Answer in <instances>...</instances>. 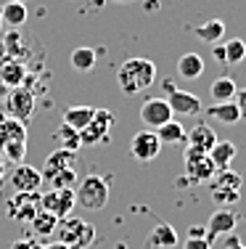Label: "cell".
<instances>
[{
	"instance_id": "41",
	"label": "cell",
	"mask_w": 246,
	"mask_h": 249,
	"mask_svg": "<svg viewBox=\"0 0 246 249\" xmlns=\"http://www.w3.org/2000/svg\"><path fill=\"white\" fill-rule=\"evenodd\" d=\"M214 58H217V61H225V51H222V45L214 48Z\"/></svg>"
},
{
	"instance_id": "11",
	"label": "cell",
	"mask_w": 246,
	"mask_h": 249,
	"mask_svg": "<svg viewBox=\"0 0 246 249\" xmlns=\"http://www.w3.org/2000/svg\"><path fill=\"white\" fill-rule=\"evenodd\" d=\"M140 120H143L146 130H159L162 124L172 120V109L164 98H148L140 106Z\"/></svg>"
},
{
	"instance_id": "16",
	"label": "cell",
	"mask_w": 246,
	"mask_h": 249,
	"mask_svg": "<svg viewBox=\"0 0 246 249\" xmlns=\"http://www.w3.org/2000/svg\"><path fill=\"white\" fill-rule=\"evenodd\" d=\"M148 247L151 249H175L178 247V233H175V228L167 220H159L148 233Z\"/></svg>"
},
{
	"instance_id": "10",
	"label": "cell",
	"mask_w": 246,
	"mask_h": 249,
	"mask_svg": "<svg viewBox=\"0 0 246 249\" xmlns=\"http://www.w3.org/2000/svg\"><path fill=\"white\" fill-rule=\"evenodd\" d=\"M236 223H238V215H236L233 210H228V207H220V210H214L212 215H209V220L204 223V228H207V241L212 244L214 239H220V236L233 233Z\"/></svg>"
},
{
	"instance_id": "40",
	"label": "cell",
	"mask_w": 246,
	"mask_h": 249,
	"mask_svg": "<svg viewBox=\"0 0 246 249\" xmlns=\"http://www.w3.org/2000/svg\"><path fill=\"white\" fill-rule=\"evenodd\" d=\"M34 244H32V241H16V244H14V249H32Z\"/></svg>"
},
{
	"instance_id": "39",
	"label": "cell",
	"mask_w": 246,
	"mask_h": 249,
	"mask_svg": "<svg viewBox=\"0 0 246 249\" xmlns=\"http://www.w3.org/2000/svg\"><path fill=\"white\" fill-rule=\"evenodd\" d=\"M32 249H69L66 244H61V241H56V244H50V247H40V244H34Z\"/></svg>"
},
{
	"instance_id": "7",
	"label": "cell",
	"mask_w": 246,
	"mask_h": 249,
	"mask_svg": "<svg viewBox=\"0 0 246 249\" xmlns=\"http://www.w3.org/2000/svg\"><path fill=\"white\" fill-rule=\"evenodd\" d=\"M162 151V141L156 135V130H140V133L132 135L130 141V154L138 162H154Z\"/></svg>"
},
{
	"instance_id": "18",
	"label": "cell",
	"mask_w": 246,
	"mask_h": 249,
	"mask_svg": "<svg viewBox=\"0 0 246 249\" xmlns=\"http://www.w3.org/2000/svg\"><path fill=\"white\" fill-rule=\"evenodd\" d=\"M93 117H96V109H93V106H69V109L64 111V124L82 133V130L93 122Z\"/></svg>"
},
{
	"instance_id": "36",
	"label": "cell",
	"mask_w": 246,
	"mask_h": 249,
	"mask_svg": "<svg viewBox=\"0 0 246 249\" xmlns=\"http://www.w3.org/2000/svg\"><path fill=\"white\" fill-rule=\"evenodd\" d=\"M183 249H212V244L207 239H185Z\"/></svg>"
},
{
	"instance_id": "45",
	"label": "cell",
	"mask_w": 246,
	"mask_h": 249,
	"mask_svg": "<svg viewBox=\"0 0 246 249\" xmlns=\"http://www.w3.org/2000/svg\"><path fill=\"white\" fill-rule=\"evenodd\" d=\"M116 3H127V0H116Z\"/></svg>"
},
{
	"instance_id": "21",
	"label": "cell",
	"mask_w": 246,
	"mask_h": 249,
	"mask_svg": "<svg viewBox=\"0 0 246 249\" xmlns=\"http://www.w3.org/2000/svg\"><path fill=\"white\" fill-rule=\"evenodd\" d=\"M178 74L183 80H198L204 74V58L198 53H183L178 58Z\"/></svg>"
},
{
	"instance_id": "34",
	"label": "cell",
	"mask_w": 246,
	"mask_h": 249,
	"mask_svg": "<svg viewBox=\"0 0 246 249\" xmlns=\"http://www.w3.org/2000/svg\"><path fill=\"white\" fill-rule=\"evenodd\" d=\"M233 104L238 106V114H241V120H246V88L236 93V98H233Z\"/></svg>"
},
{
	"instance_id": "42",
	"label": "cell",
	"mask_w": 246,
	"mask_h": 249,
	"mask_svg": "<svg viewBox=\"0 0 246 249\" xmlns=\"http://www.w3.org/2000/svg\"><path fill=\"white\" fill-rule=\"evenodd\" d=\"M114 249H127V244H125V241H119V244H116Z\"/></svg>"
},
{
	"instance_id": "38",
	"label": "cell",
	"mask_w": 246,
	"mask_h": 249,
	"mask_svg": "<svg viewBox=\"0 0 246 249\" xmlns=\"http://www.w3.org/2000/svg\"><path fill=\"white\" fill-rule=\"evenodd\" d=\"M8 143V130H5V120H0V149Z\"/></svg>"
},
{
	"instance_id": "8",
	"label": "cell",
	"mask_w": 246,
	"mask_h": 249,
	"mask_svg": "<svg viewBox=\"0 0 246 249\" xmlns=\"http://www.w3.org/2000/svg\"><path fill=\"white\" fill-rule=\"evenodd\" d=\"M111 124H114V117H111V111H109V109H96V117H93V122L80 133L82 146H96V143H101V141H109Z\"/></svg>"
},
{
	"instance_id": "13",
	"label": "cell",
	"mask_w": 246,
	"mask_h": 249,
	"mask_svg": "<svg viewBox=\"0 0 246 249\" xmlns=\"http://www.w3.org/2000/svg\"><path fill=\"white\" fill-rule=\"evenodd\" d=\"M11 186H14L16 194H37L40 186H43V173L29 164H19V167L11 173Z\"/></svg>"
},
{
	"instance_id": "5",
	"label": "cell",
	"mask_w": 246,
	"mask_h": 249,
	"mask_svg": "<svg viewBox=\"0 0 246 249\" xmlns=\"http://www.w3.org/2000/svg\"><path fill=\"white\" fill-rule=\"evenodd\" d=\"M164 90H167V104L172 109V117H193L201 111V101L198 96H193L188 90H178L172 82H164Z\"/></svg>"
},
{
	"instance_id": "25",
	"label": "cell",
	"mask_w": 246,
	"mask_h": 249,
	"mask_svg": "<svg viewBox=\"0 0 246 249\" xmlns=\"http://www.w3.org/2000/svg\"><path fill=\"white\" fill-rule=\"evenodd\" d=\"M96 61H98V53L93 51V48H74L72 51V56H69V64H72V69L74 72H90L93 67H96Z\"/></svg>"
},
{
	"instance_id": "31",
	"label": "cell",
	"mask_w": 246,
	"mask_h": 249,
	"mask_svg": "<svg viewBox=\"0 0 246 249\" xmlns=\"http://www.w3.org/2000/svg\"><path fill=\"white\" fill-rule=\"evenodd\" d=\"M5 157L11 159V162L16 164H24V157H27V141H8V143L3 146Z\"/></svg>"
},
{
	"instance_id": "29",
	"label": "cell",
	"mask_w": 246,
	"mask_h": 249,
	"mask_svg": "<svg viewBox=\"0 0 246 249\" xmlns=\"http://www.w3.org/2000/svg\"><path fill=\"white\" fill-rule=\"evenodd\" d=\"M222 51H225V64H241L246 58V43L241 37L228 40V43L222 45Z\"/></svg>"
},
{
	"instance_id": "23",
	"label": "cell",
	"mask_w": 246,
	"mask_h": 249,
	"mask_svg": "<svg viewBox=\"0 0 246 249\" xmlns=\"http://www.w3.org/2000/svg\"><path fill=\"white\" fill-rule=\"evenodd\" d=\"M156 135H159L162 146L169 143V146H178V143H185V135H188V130L183 127V122L178 120H169L167 124H162L159 130H156Z\"/></svg>"
},
{
	"instance_id": "9",
	"label": "cell",
	"mask_w": 246,
	"mask_h": 249,
	"mask_svg": "<svg viewBox=\"0 0 246 249\" xmlns=\"http://www.w3.org/2000/svg\"><path fill=\"white\" fill-rule=\"evenodd\" d=\"M214 164L209 159V154L201 151H185V175H188L191 183H209L214 178Z\"/></svg>"
},
{
	"instance_id": "33",
	"label": "cell",
	"mask_w": 246,
	"mask_h": 249,
	"mask_svg": "<svg viewBox=\"0 0 246 249\" xmlns=\"http://www.w3.org/2000/svg\"><path fill=\"white\" fill-rule=\"evenodd\" d=\"M5 130H8V141H27V130H24V122L19 120H5Z\"/></svg>"
},
{
	"instance_id": "12",
	"label": "cell",
	"mask_w": 246,
	"mask_h": 249,
	"mask_svg": "<svg viewBox=\"0 0 246 249\" xmlns=\"http://www.w3.org/2000/svg\"><path fill=\"white\" fill-rule=\"evenodd\" d=\"M40 212V196L37 194H16L8 201V215L16 223H32V217Z\"/></svg>"
},
{
	"instance_id": "17",
	"label": "cell",
	"mask_w": 246,
	"mask_h": 249,
	"mask_svg": "<svg viewBox=\"0 0 246 249\" xmlns=\"http://www.w3.org/2000/svg\"><path fill=\"white\" fill-rule=\"evenodd\" d=\"M74 167V151H66V149H56L45 159V167H43V180H50L53 175L64 173V170H72Z\"/></svg>"
},
{
	"instance_id": "46",
	"label": "cell",
	"mask_w": 246,
	"mask_h": 249,
	"mask_svg": "<svg viewBox=\"0 0 246 249\" xmlns=\"http://www.w3.org/2000/svg\"><path fill=\"white\" fill-rule=\"evenodd\" d=\"M0 21H3V19H0Z\"/></svg>"
},
{
	"instance_id": "26",
	"label": "cell",
	"mask_w": 246,
	"mask_h": 249,
	"mask_svg": "<svg viewBox=\"0 0 246 249\" xmlns=\"http://www.w3.org/2000/svg\"><path fill=\"white\" fill-rule=\"evenodd\" d=\"M27 16H29V11H27L24 3H11L8 0V3L0 8V19H3L8 27H21L27 21Z\"/></svg>"
},
{
	"instance_id": "43",
	"label": "cell",
	"mask_w": 246,
	"mask_h": 249,
	"mask_svg": "<svg viewBox=\"0 0 246 249\" xmlns=\"http://www.w3.org/2000/svg\"><path fill=\"white\" fill-rule=\"evenodd\" d=\"M0 180H3V159H0Z\"/></svg>"
},
{
	"instance_id": "30",
	"label": "cell",
	"mask_w": 246,
	"mask_h": 249,
	"mask_svg": "<svg viewBox=\"0 0 246 249\" xmlns=\"http://www.w3.org/2000/svg\"><path fill=\"white\" fill-rule=\"evenodd\" d=\"M56 138L61 141V149H66V151H77L82 146L80 133H77V130H72V127H66L64 122H61V127L56 130Z\"/></svg>"
},
{
	"instance_id": "44",
	"label": "cell",
	"mask_w": 246,
	"mask_h": 249,
	"mask_svg": "<svg viewBox=\"0 0 246 249\" xmlns=\"http://www.w3.org/2000/svg\"><path fill=\"white\" fill-rule=\"evenodd\" d=\"M11 3H27V0H11Z\"/></svg>"
},
{
	"instance_id": "6",
	"label": "cell",
	"mask_w": 246,
	"mask_h": 249,
	"mask_svg": "<svg viewBox=\"0 0 246 249\" xmlns=\"http://www.w3.org/2000/svg\"><path fill=\"white\" fill-rule=\"evenodd\" d=\"M74 204H77L74 188H61V191H50V194H45V196H40V210L50 212L56 220H64V217L72 215Z\"/></svg>"
},
{
	"instance_id": "28",
	"label": "cell",
	"mask_w": 246,
	"mask_h": 249,
	"mask_svg": "<svg viewBox=\"0 0 246 249\" xmlns=\"http://www.w3.org/2000/svg\"><path fill=\"white\" fill-rule=\"evenodd\" d=\"M29 225H32V231H34V233H37V236H43V239H45V236H53V233H56V225H58V220H56L53 215H50V212L40 210L37 215L32 217V223H29Z\"/></svg>"
},
{
	"instance_id": "35",
	"label": "cell",
	"mask_w": 246,
	"mask_h": 249,
	"mask_svg": "<svg viewBox=\"0 0 246 249\" xmlns=\"http://www.w3.org/2000/svg\"><path fill=\"white\" fill-rule=\"evenodd\" d=\"M222 249H246V244L238 236H233V233H228L225 236V241H222Z\"/></svg>"
},
{
	"instance_id": "3",
	"label": "cell",
	"mask_w": 246,
	"mask_h": 249,
	"mask_svg": "<svg viewBox=\"0 0 246 249\" xmlns=\"http://www.w3.org/2000/svg\"><path fill=\"white\" fill-rule=\"evenodd\" d=\"M56 239L69 249H85L96 239V228L90 223L80 220V217H64L56 225Z\"/></svg>"
},
{
	"instance_id": "15",
	"label": "cell",
	"mask_w": 246,
	"mask_h": 249,
	"mask_svg": "<svg viewBox=\"0 0 246 249\" xmlns=\"http://www.w3.org/2000/svg\"><path fill=\"white\" fill-rule=\"evenodd\" d=\"M8 109H11V114H14V120H19V122L29 120L32 111H34V93L16 88V90L11 93V98H8Z\"/></svg>"
},
{
	"instance_id": "4",
	"label": "cell",
	"mask_w": 246,
	"mask_h": 249,
	"mask_svg": "<svg viewBox=\"0 0 246 249\" xmlns=\"http://www.w3.org/2000/svg\"><path fill=\"white\" fill-rule=\"evenodd\" d=\"M207 186H209V194H212V201H217L220 207H230L241 199L244 180H241V175L233 173V170H217Z\"/></svg>"
},
{
	"instance_id": "2",
	"label": "cell",
	"mask_w": 246,
	"mask_h": 249,
	"mask_svg": "<svg viewBox=\"0 0 246 249\" xmlns=\"http://www.w3.org/2000/svg\"><path fill=\"white\" fill-rule=\"evenodd\" d=\"M74 199H77V204L82 210H103V207L109 204V180L101 175H87L82 178L77 183V188H74Z\"/></svg>"
},
{
	"instance_id": "37",
	"label": "cell",
	"mask_w": 246,
	"mask_h": 249,
	"mask_svg": "<svg viewBox=\"0 0 246 249\" xmlns=\"http://www.w3.org/2000/svg\"><path fill=\"white\" fill-rule=\"evenodd\" d=\"M188 239H207V228H204V225H191Z\"/></svg>"
},
{
	"instance_id": "22",
	"label": "cell",
	"mask_w": 246,
	"mask_h": 249,
	"mask_svg": "<svg viewBox=\"0 0 246 249\" xmlns=\"http://www.w3.org/2000/svg\"><path fill=\"white\" fill-rule=\"evenodd\" d=\"M236 93H238V85L233 82V77H228V74L217 77V80L209 85V96L214 98V104H222V101H233V98H236Z\"/></svg>"
},
{
	"instance_id": "20",
	"label": "cell",
	"mask_w": 246,
	"mask_h": 249,
	"mask_svg": "<svg viewBox=\"0 0 246 249\" xmlns=\"http://www.w3.org/2000/svg\"><path fill=\"white\" fill-rule=\"evenodd\" d=\"M207 117H212L214 122H222V124H236V122H241L238 106L233 104V101H222V104L207 106Z\"/></svg>"
},
{
	"instance_id": "14",
	"label": "cell",
	"mask_w": 246,
	"mask_h": 249,
	"mask_svg": "<svg viewBox=\"0 0 246 249\" xmlns=\"http://www.w3.org/2000/svg\"><path fill=\"white\" fill-rule=\"evenodd\" d=\"M217 141H220L217 133H214V130L209 127L207 122H198L196 127L188 130V135H185V143H188V149H191V151H201V154H209Z\"/></svg>"
},
{
	"instance_id": "19",
	"label": "cell",
	"mask_w": 246,
	"mask_h": 249,
	"mask_svg": "<svg viewBox=\"0 0 246 249\" xmlns=\"http://www.w3.org/2000/svg\"><path fill=\"white\" fill-rule=\"evenodd\" d=\"M236 143H230V141H217V143L212 146V151H209V159H212L214 170H230V162L236 159Z\"/></svg>"
},
{
	"instance_id": "32",
	"label": "cell",
	"mask_w": 246,
	"mask_h": 249,
	"mask_svg": "<svg viewBox=\"0 0 246 249\" xmlns=\"http://www.w3.org/2000/svg\"><path fill=\"white\" fill-rule=\"evenodd\" d=\"M50 183H53V191H61V188H74L77 186V173L72 170H64V173H58L50 178Z\"/></svg>"
},
{
	"instance_id": "1",
	"label": "cell",
	"mask_w": 246,
	"mask_h": 249,
	"mask_svg": "<svg viewBox=\"0 0 246 249\" xmlns=\"http://www.w3.org/2000/svg\"><path fill=\"white\" fill-rule=\"evenodd\" d=\"M116 82L125 96H138L156 82V64L151 58H127L116 72Z\"/></svg>"
},
{
	"instance_id": "27",
	"label": "cell",
	"mask_w": 246,
	"mask_h": 249,
	"mask_svg": "<svg viewBox=\"0 0 246 249\" xmlns=\"http://www.w3.org/2000/svg\"><path fill=\"white\" fill-rule=\"evenodd\" d=\"M222 35H225V24H222L220 19H212V21H207V24H201L196 29V37L201 40V43H220L222 40Z\"/></svg>"
},
{
	"instance_id": "24",
	"label": "cell",
	"mask_w": 246,
	"mask_h": 249,
	"mask_svg": "<svg viewBox=\"0 0 246 249\" xmlns=\"http://www.w3.org/2000/svg\"><path fill=\"white\" fill-rule=\"evenodd\" d=\"M24 64L16 61V58H11V61H5L3 67H0V80H3V85H11V88H21V82H24Z\"/></svg>"
}]
</instances>
